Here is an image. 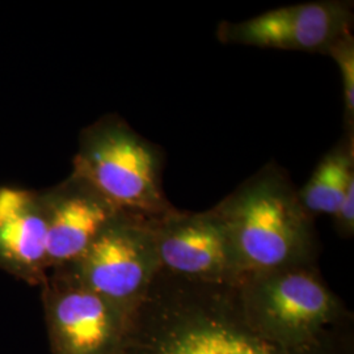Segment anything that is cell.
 Returning <instances> with one entry per match:
<instances>
[{"label":"cell","mask_w":354,"mask_h":354,"mask_svg":"<svg viewBox=\"0 0 354 354\" xmlns=\"http://www.w3.org/2000/svg\"><path fill=\"white\" fill-rule=\"evenodd\" d=\"M336 231L342 238H353L354 235V181L349 184L336 213L332 215Z\"/></svg>","instance_id":"4fadbf2b"},{"label":"cell","mask_w":354,"mask_h":354,"mask_svg":"<svg viewBox=\"0 0 354 354\" xmlns=\"http://www.w3.org/2000/svg\"><path fill=\"white\" fill-rule=\"evenodd\" d=\"M64 268L104 298L136 308L160 272L151 219L121 213L75 263Z\"/></svg>","instance_id":"5b68a950"},{"label":"cell","mask_w":354,"mask_h":354,"mask_svg":"<svg viewBox=\"0 0 354 354\" xmlns=\"http://www.w3.org/2000/svg\"><path fill=\"white\" fill-rule=\"evenodd\" d=\"M42 194L48 218L49 272L75 263L102 230L124 213L74 174Z\"/></svg>","instance_id":"9c48e42d"},{"label":"cell","mask_w":354,"mask_h":354,"mask_svg":"<svg viewBox=\"0 0 354 354\" xmlns=\"http://www.w3.org/2000/svg\"><path fill=\"white\" fill-rule=\"evenodd\" d=\"M160 270L205 283L239 285L241 261L227 223L219 212L172 210L151 219Z\"/></svg>","instance_id":"52a82bcc"},{"label":"cell","mask_w":354,"mask_h":354,"mask_svg":"<svg viewBox=\"0 0 354 354\" xmlns=\"http://www.w3.org/2000/svg\"><path fill=\"white\" fill-rule=\"evenodd\" d=\"M353 3L323 0L285 6L243 21H223L216 37L226 45L326 54L352 32Z\"/></svg>","instance_id":"ba28073f"},{"label":"cell","mask_w":354,"mask_h":354,"mask_svg":"<svg viewBox=\"0 0 354 354\" xmlns=\"http://www.w3.org/2000/svg\"><path fill=\"white\" fill-rule=\"evenodd\" d=\"M0 268L30 285H42L48 277V218L42 193L0 188Z\"/></svg>","instance_id":"30bf717a"},{"label":"cell","mask_w":354,"mask_h":354,"mask_svg":"<svg viewBox=\"0 0 354 354\" xmlns=\"http://www.w3.org/2000/svg\"><path fill=\"white\" fill-rule=\"evenodd\" d=\"M160 150L117 115L83 130L73 174L82 177L117 209L158 219L175 207L162 183Z\"/></svg>","instance_id":"3957f363"},{"label":"cell","mask_w":354,"mask_h":354,"mask_svg":"<svg viewBox=\"0 0 354 354\" xmlns=\"http://www.w3.org/2000/svg\"><path fill=\"white\" fill-rule=\"evenodd\" d=\"M353 181V131H346L342 140L322 158L304 188L298 190V196L311 216H332Z\"/></svg>","instance_id":"8fae6325"},{"label":"cell","mask_w":354,"mask_h":354,"mask_svg":"<svg viewBox=\"0 0 354 354\" xmlns=\"http://www.w3.org/2000/svg\"><path fill=\"white\" fill-rule=\"evenodd\" d=\"M329 55L340 70L344 96V117L346 131H353L354 124V38L352 32L342 36L330 49Z\"/></svg>","instance_id":"7c38bea8"},{"label":"cell","mask_w":354,"mask_h":354,"mask_svg":"<svg viewBox=\"0 0 354 354\" xmlns=\"http://www.w3.org/2000/svg\"><path fill=\"white\" fill-rule=\"evenodd\" d=\"M214 207L227 223L244 277L317 264L314 216L279 165L263 167Z\"/></svg>","instance_id":"7a4b0ae2"},{"label":"cell","mask_w":354,"mask_h":354,"mask_svg":"<svg viewBox=\"0 0 354 354\" xmlns=\"http://www.w3.org/2000/svg\"><path fill=\"white\" fill-rule=\"evenodd\" d=\"M42 304L53 354L113 353L134 310L91 290L64 266L44 281Z\"/></svg>","instance_id":"8992f818"},{"label":"cell","mask_w":354,"mask_h":354,"mask_svg":"<svg viewBox=\"0 0 354 354\" xmlns=\"http://www.w3.org/2000/svg\"><path fill=\"white\" fill-rule=\"evenodd\" d=\"M239 290L253 322L266 335L286 344L314 342L329 329L353 320L317 264L248 274L241 279Z\"/></svg>","instance_id":"277c9868"},{"label":"cell","mask_w":354,"mask_h":354,"mask_svg":"<svg viewBox=\"0 0 354 354\" xmlns=\"http://www.w3.org/2000/svg\"><path fill=\"white\" fill-rule=\"evenodd\" d=\"M112 354H354L353 320L314 342L286 344L250 317L239 285L196 282L160 270Z\"/></svg>","instance_id":"6da1fadb"}]
</instances>
